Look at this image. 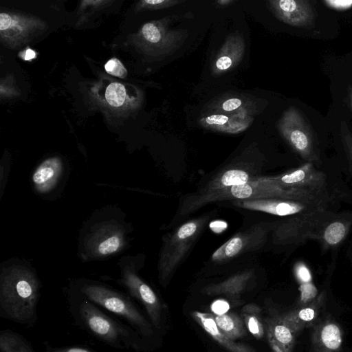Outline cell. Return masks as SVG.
<instances>
[{
    "mask_svg": "<svg viewBox=\"0 0 352 352\" xmlns=\"http://www.w3.org/2000/svg\"><path fill=\"white\" fill-rule=\"evenodd\" d=\"M131 223L118 206L94 210L80 228L77 255L83 262L104 261L126 251L132 240Z\"/></svg>",
    "mask_w": 352,
    "mask_h": 352,
    "instance_id": "cell-1",
    "label": "cell"
},
{
    "mask_svg": "<svg viewBox=\"0 0 352 352\" xmlns=\"http://www.w3.org/2000/svg\"><path fill=\"white\" fill-rule=\"evenodd\" d=\"M41 283L26 261H6L0 270V316L26 327L38 320L37 306Z\"/></svg>",
    "mask_w": 352,
    "mask_h": 352,
    "instance_id": "cell-2",
    "label": "cell"
},
{
    "mask_svg": "<svg viewBox=\"0 0 352 352\" xmlns=\"http://www.w3.org/2000/svg\"><path fill=\"white\" fill-rule=\"evenodd\" d=\"M278 198L328 206L329 197L321 193L298 188H285L270 177H255L248 182L211 192H195L183 201L179 214H189L201 207L216 201L254 199Z\"/></svg>",
    "mask_w": 352,
    "mask_h": 352,
    "instance_id": "cell-3",
    "label": "cell"
},
{
    "mask_svg": "<svg viewBox=\"0 0 352 352\" xmlns=\"http://www.w3.org/2000/svg\"><path fill=\"white\" fill-rule=\"evenodd\" d=\"M69 309L78 324L101 342L116 349L140 351L142 340L137 331L113 319L75 291L69 296Z\"/></svg>",
    "mask_w": 352,
    "mask_h": 352,
    "instance_id": "cell-4",
    "label": "cell"
},
{
    "mask_svg": "<svg viewBox=\"0 0 352 352\" xmlns=\"http://www.w3.org/2000/svg\"><path fill=\"white\" fill-rule=\"evenodd\" d=\"M74 291L127 321L141 336L148 338L153 335V326L129 296L107 285L87 279L77 280Z\"/></svg>",
    "mask_w": 352,
    "mask_h": 352,
    "instance_id": "cell-5",
    "label": "cell"
},
{
    "mask_svg": "<svg viewBox=\"0 0 352 352\" xmlns=\"http://www.w3.org/2000/svg\"><path fill=\"white\" fill-rule=\"evenodd\" d=\"M207 214L191 219L167 234L163 239L158 261L159 279L168 280L184 260L206 226Z\"/></svg>",
    "mask_w": 352,
    "mask_h": 352,
    "instance_id": "cell-6",
    "label": "cell"
},
{
    "mask_svg": "<svg viewBox=\"0 0 352 352\" xmlns=\"http://www.w3.org/2000/svg\"><path fill=\"white\" fill-rule=\"evenodd\" d=\"M327 208L328 206H321L281 221L274 230V243L294 245L308 240H318L323 227L337 217Z\"/></svg>",
    "mask_w": 352,
    "mask_h": 352,
    "instance_id": "cell-7",
    "label": "cell"
},
{
    "mask_svg": "<svg viewBox=\"0 0 352 352\" xmlns=\"http://www.w3.org/2000/svg\"><path fill=\"white\" fill-rule=\"evenodd\" d=\"M140 261V255L122 257L118 263L120 276L117 282L126 289L130 296L142 304L152 325L159 330L162 324V306L152 287L138 274L142 266Z\"/></svg>",
    "mask_w": 352,
    "mask_h": 352,
    "instance_id": "cell-8",
    "label": "cell"
},
{
    "mask_svg": "<svg viewBox=\"0 0 352 352\" xmlns=\"http://www.w3.org/2000/svg\"><path fill=\"white\" fill-rule=\"evenodd\" d=\"M282 136L305 160L319 163L320 157L311 128L298 109H287L278 124Z\"/></svg>",
    "mask_w": 352,
    "mask_h": 352,
    "instance_id": "cell-9",
    "label": "cell"
},
{
    "mask_svg": "<svg viewBox=\"0 0 352 352\" xmlns=\"http://www.w3.org/2000/svg\"><path fill=\"white\" fill-rule=\"evenodd\" d=\"M45 28V23L35 17L14 12L0 14L1 40L11 48L30 41Z\"/></svg>",
    "mask_w": 352,
    "mask_h": 352,
    "instance_id": "cell-10",
    "label": "cell"
},
{
    "mask_svg": "<svg viewBox=\"0 0 352 352\" xmlns=\"http://www.w3.org/2000/svg\"><path fill=\"white\" fill-rule=\"evenodd\" d=\"M269 231L267 224L260 223L236 233L214 252L211 256L212 261L223 263L260 248L266 241Z\"/></svg>",
    "mask_w": 352,
    "mask_h": 352,
    "instance_id": "cell-11",
    "label": "cell"
},
{
    "mask_svg": "<svg viewBox=\"0 0 352 352\" xmlns=\"http://www.w3.org/2000/svg\"><path fill=\"white\" fill-rule=\"evenodd\" d=\"M272 180L285 188H298L327 193L326 176L317 170L314 164L307 162L300 167L276 176Z\"/></svg>",
    "mask_w": 352,
    "mask_h": 352,
    "instance_id": "cell-12",
    "label": "cell"
},
{
    "mask_svg": "<svg viewBox=\"0 0 352 352\" xmlns=\"http://www.w3.org/2000/svg\"><path fill=\"white\" fill-rule=\"evenodd\" d=\"M233 205L280 217L292 216L321 206H328L278 198L235 200L233 201Z\"/></svg>",
    "mask_w": 352,
    "mask_h": 352,
    "instance_id": "cell-13",
    "label": "cell"
},
{
    "mask_svg": "<svg viewBox=\"0 0 352 352\" xmlns=\"http://www.w3.org/2000/svg\"><path fill=\"white\" fill-rule=\"evenodd\" d=\"M275 16L289 25L311 29L316 21L314 8L308 0H274L269 1Z\"/></svg>",
    "mask_w": 352,
    "mask_h": 352,
    "instance_id": "cell-14",
    "label": "cell"
},
{
    "mask_svg": "<svg viewBox=\"0 0 352 352\" xmlns=\"http://www.w3.org/2000/svg\"><path fill=\"white\" fill-rule=\"evenodd\" d=\"M139 47L151 54H162L171 50L181 38L178 32L165 28L162 22L143 25L137 35Z\"/></svg>",
    "mask_w": 352,
    "mask_h": 352,
    "instance_id": "cell-15",
    "label": "cell"
},
{
    "mask_svg": "<svg viewBox=\"0 0 352 352\" xmlns=\"http://www.w3.org/2000/svg\"><path fill=\"white\" fill-rule=\"evenodd\" d=\"M327 301V294L322 291L310 302L285 314L280 315L283 320L298 336L305 328L314 327L318 322Z\"/></svg>",
    "mask_w": 352,
    "mask_h": 352,
    "instance_id": "cell-16",
    "label": "cell"
},
{
    "mask_svg": "<svg viewBox=\"0 0 352 352\" xmlns=\"http://www.w3.org/2000/svg\"><path fill=\"white\" fill-rule=\"evenodd\" d=\"M65 171L64 164L60 157L54 156L44 160L32 175L31 179L34 190L41 195L51 192L60 182Z\"/></svg>",
    "mask_w": 352,
    "mask_h": 352,
    "instance_id": "cell-17",
    "label": "cell"
},
{
    "mask_svg": "<svg viewBox=\"0 0 352 352\" xmlns=\"http://www.w3.org/2000/svg\"><path fill=\"white\" fill-rule=\"evenodd\" d=\"M342 331L330 318L318 322L311 336L313 352H340L342 344Z\"/></svg>",
    "mask_w": 352,
    "mask_h": 352,
    "instance_id": "cell-18",
    "label": "cell"
},
{
    "mask_svg": "<svg viewBox=\"0 0 352 352\" xmlns=\"http://www.w3.org/2000/svg\"><path fill=\"white\" fill-rule=\"evenodd\" d=\"M267 338L273 352H293L297 335L283 320L281 316L265 320Z\"/></svg>",
    "mask_w": 352,
    "mask_h": 352,
    "instance_id": "cell-19",
    "label": "cell"
},
{
    "mask_svg": "<svg viewBox=\"0 0 352 352\" xmlns=\"http://www.w3.org/2000/svg\"><path fill=\"white\" fill-rule=\"evenodd\" d=\"M255 177L249 168L243 166H231L219 172L196 192L204 193L241 185Z\"/></svg>",
    "mask_w": 352,
    "mask_h": 352,
    "instance_id": "cell-20",
    "label": "cell"
},
{
    "mask_svg": "<svg viewBox=\"0 0 352 352\" xmlns=\"http://www.w3.org/2000/svg\"><path fill=\"white\" fill-rule=\"evenodd\" d=\"M192 316L206 332L219 344L230 352H256L251 346L243 343H237L226 337L218 328L214 314L200 311L192 312Z\"/></svg>",
    "mask_w": 352,
    "mask_h": 352,
    "instance_id": "cell-21",
    "label": "cell"
},
{
    "mask_svg": "<svg viewBox=\"0 0 352 352\" xmlns=\"http://www.w3.org/2000/svg\"><path fill=\"white\" fill-rule=\"evenodd\" d=\"M252 275L251 270L235 274L221 283L205 287L202 292L209 296L222 294L233 300L239 299Z\"/></svg>",
    "mask_w": 352,
    "mask_h": 352,
    "instance_id": "cell-22",
    "label": "cell"
},
{
    "mask_svg": "<svg viewBox=\"0 0 352 352\" xmlns=\"http://www.w3.org/2000/svg\"><path fill=\"white\" fill-rule=\"evenodd\" d=\"M351 224L350 220L337 217L323 227L318 241L323 249L338 245L346 236Z\"/></svg>",
    "mask_w": 352,
    "mask_h": 352,
    "instance_id": "cell-23",
    "label": "cell"
},
{
    "mask_svg": "<svg viewBox=\"0 0 352 352\" xmlns=\"http://www.w3.org/2000/svg\"><path fill=\"white\" fill-rule=\"evenodd\" d=\"M244 50L243 40L239 37H232L223 45L215 61L217 72L229 70L238 63Z\"/></svg>",
    "mask_w": 352,
    "mask_h": 352,
    "instance_id": "cell-24",
    "label": "cell"
},
{
    "mask_svg": "<svg viewBox=\"0 0 352 352\" xmlns=\"http://www.w3.org/2000/svg\"><path fill=\"white\" fill-rule=\"evenodd\" d=\"M201 123L206 127L219 131H224L225 124L228 123L235 133L243 131L249 124V120L245 118V115L240 116L234 115L231 117L224 114H214L203 118Z\"/></svg>",
    "mask_w": 352,
    "mask_h": 352,
    "instance_id": "cell-25",
    "label": "cell"
},
{
    "mask_svg": "<svg viewBox=\"0 0 352 352\" xmlns=\"http://www.w3.org/2000/svg\"><path fill=\"white\" fill-rule=\"evenodd\" d=\"M219 329L228 338L234 340L246 335L242 319L235 313L227 312L214 316Z\"/></svg>",
    "mask_w": 352,
    "mask_h": 352,
    "instance_id": "cell-26",
    "label": "cell"
},
{
    "mask_svg": "<svg viewBox=\"0 0 352 352\" xmlns=\"http://www.w3.org/2000/svg\"><path fill=\"white\" fill-rule=\"evenodd\" d=\"M0 352H35L21 334L10 329L0 331Z\"/></svg>",
    "mask_w": 352,
    "mask_h": 352,
    "instance_id": "cell-27",
    "label": "cell"
},
{
    "mask_svg": "<svg viewBox=\"0 0 352 352\" xmlns=\"http://www.w3.org/2000/svg\"><path fill=\"white\" fill-rule=\"evenodd\" d=\"M105 102L111 107H126L132 102L129 91L126 86L118 82L109 84L104 92Z\"/></svg>",
    "mask_w": 352,
    "mask_h": 352,
    "instance_id": "cell-28",
    "label": "cell"
},
{
    "mask_svg": "<svg viewBox=\"0 0 352 352\" xmlns=\"http://www.w3.org/2000/svg\"><path fill=\"white\" fill-rule=\"evenodd\" d=\"M257 314H243V319L249 331L256 338L264 336V327Z\"/></svg>",
    "mask_w": 352,
    "mask_h": 352,
    "instance_id": "cell-29",
    "label": "cell"
},
{
    "mask_svg": "<svg viewBox=\"0 0 352 352\" xmlns=\"http://www.w3.org/2000/svg\"><path fill=\"white\" fill-rule=\"evenodd\" d=\"M340 138L352 168V133L345 122H342L340 124Z\"/></svg>",
    "mask_w": 352,
    "mask_h": 352,
    "instance_id": "cell-30",
    "label": "cell"
},
{
    "mask_svg": "<svg viewBox=\"0 0 352 352\" xmlns=\"http://www.w3.org/2000/svg\"><path fill=\"white\" fill-rule=\"evenodd\" d=\"M104 69L108 74L119 78H124L127 74L123 64L116 58L109 59L104 65Z\"/></svg>",
    "mask_w": 352,
    "mask_h": 352,
    "instance_id": "cell-31",
    "label": "cell"
},
{
    "mask_svg": "<svg viewBox=\"0 0 352 352\" xmlns=\"http://www.w3.org/2000/svg\"><path fill=\"white\" fill-rule=\"evenodd\" d=\"M300 291V300L305 305L312 301L317 294V289L311 282L301 284Z\"/></svg>",
    "mask_w": 352,
    "mask_h": 352,
    "instance_id": "cell-32",
    "label": "cell"
},
{
    "mask_svg": "<svg viewBox=\"0 0 352 352\" xmlns=\"http://www.w3.org/2000/svg\"><path fill=\"white\" fill-rule=\"evenodd\" d=\"M43 344L47 352H100L82 346H53L47 341L43 342Z\"/></svg>",
    "mask_w": 352,
    "mask_h": 352,
    "instance_id": "cell-33",
    "label": "cell"
},
{
    "mask_svg": "<svg viewBox=\"0 0 352 352\" xmlns=\"http://www.w3.org/2000/svg\"><path fill=\"white\" fill-rule=\"evenodd\" d=\"M179 3L178 1L171 0H144L140 2L142 8L160 9L173 6Z\"/></svg>",
    "mask_w": 352,
    "mask_h": 352,
    "instance_id": "cell-34",
    "label": "cell"
},
{
    "mask_svg": "<svg viewBox=\"0 0 352 352\" xmlns=\"http://www.w3.org/2000/svg\"><path fill=\"white\" fill-rule=\"evenodd\" d=\"M295 275L301 284L311 282L310 271L302 263H298L295 266Z\"/></svg>",
    "mask_w": 352,
    "mask_h": 352,
    "instance_id": "cell-35",
    "label": "cell"
},
{
    "mask_svg": "<svg viewBox=\"0 0 352 352\" xmlns=\"http://www.w3.org/2000/svg\"><path fill=\"white\" fill-rule=\"evenodd\" d=\"M322 3L327 7L340 12L352 8V0H324Z\"/></svg>",
    "mask_w": 352,
    "mask_h": 352,
    "instance_id": "cell-36",
    "label": "cell"
},
{
    "mask_svg": "<svg viewBox=\"0 0 352 352\" xmlns=\"http://www.w3.org/2000/svg\"><path fill=\"white\" fill-rule=\"evenodd\" d=\"M210 309L217 316L222 315L228 312L230 309V305L224 300H217L212 302Z\"/></svg>",
    "mask_w": 352,
    "mask_h": 352,
    "instance_id": "cell-37",
    "label": "cell"
},
{
    "mask_svg": "<svg viewBox=\"0 0 352 352\" xmlns=\"http://www.w3.org/2000/svg\"><path fill=\"white\" fill-rule=\"evenodd\" d=\"M9 173V166L6 163H3L2 162L0 172V198H1L3 195Z\"/></svg>",
    "mask_w": 352,
    "mask_h": 352,
    "instance_id": "cell-38",
    "label": "cell"
},
{
    "mask_svg": "<svg viewBox=\"0 0 352 352\" xmlns=\"http://www.w3.org/2000/svg\"><path fill=\"white\" fill-rule=\"evenodd\" d=\"M242 104L239 98H232L226 100L221 104V109L225 111H232L239 109Z\"/></svg>",
    "mask_w": 352,
    "mask_h": 352,
    "instance_id": "cell-39",
    "label": "cell"
},
{
    "mask_svg": "<svg viewBox=\"0 0 352 352\" xmlns=\"http://www.w3.org/2000/svg\"><path fill=\"white\" fill-rule=\"evenodd\" d=\"M19 56L23 60L30 61L36 57V53L35 51L28 47L21 51L19 54Z\"/></svg>",
    "mask_w": 352,
    "mask_h": 352,
    "instance_id": "cell-40",
    "label": "cell"
},
{
    "mask_svg": "<svg viewBox=\"0 0 352 352\" xmlns=\"http://www.w3.org/2000/svg\"><path fill=\"white\" fill-rule=\"evenodd\" d=\"M261 311V308L254 304H248L245 305L242 309V314H259Z\"/></svg>",
    "mask_w": 352,
    "mask_h": 352,
    "instance_id": "cell-41",
    "label": "cell"
},
{
    "mask_svg": "<svg viewBox=\"0 0 352 352\" xmlns=\"http://www.w3.org/2000/svg\"><path fill=\"white\" fill-rule=\"evenodd\" d=\"M233 2L234 1L232 0H221V1H217V3L219 4L220 6H227Z\"/></svg>",
    "mask_w": 352,
    "mask_h": 352,
    "instance_id": "cell-42",
    "label": "cell"
},
{
    "mask_svg": "<svg viewBox=\"0 0 352 352\" xmlns=\"http://www.w3.org/2000/svg\"><path fill=\"white\" fill-rule=\"evenodd\" d=\"M348 95H349V102H350V104H351V109H352V87L351 86H349Z\"/></svg>",
    "mask_w": 352,
    "mask_h": 352,
    "instance_id": "cell-43",
    "label": "cell"
}]
</instances>
